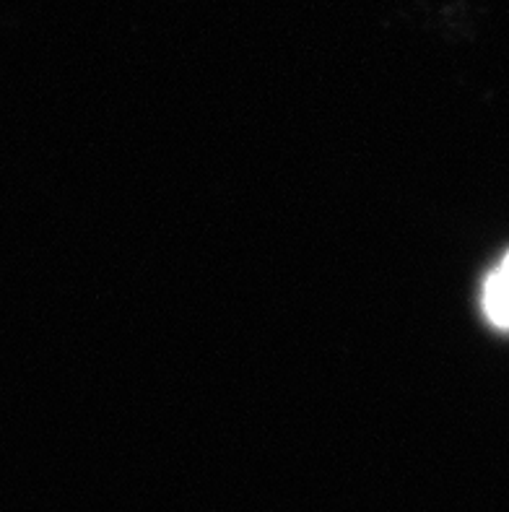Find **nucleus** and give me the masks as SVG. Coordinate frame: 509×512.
I'll return each instance as SVG.
<instances>
[{"instance_id": "nucleus-1", "label": "nucleus", "mask_w": 509, "mask_h": 512, "mask_svg": "<svg viewBox=\"0 0 509 512\" xmlns=\"http://www.w3.org/2000/svg\"><path fill=\"white\" fill-rule=\"evenodd\" d=\"M486 315L499 328H509V253L502 266L491 273L484 289Z\"/></svg>"}]
</instances>
